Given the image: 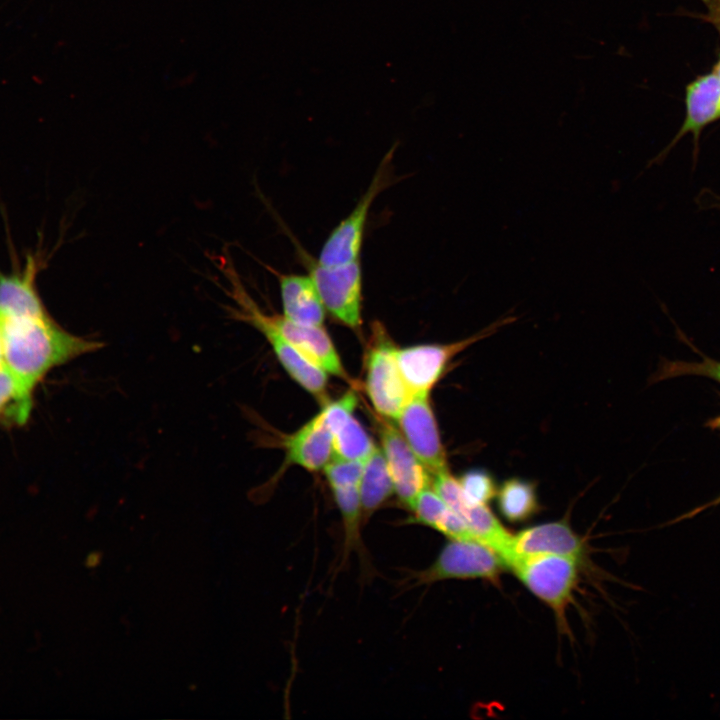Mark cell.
Returning <instances> with one entry per match:
<instances>
[{
	"mask_svg": "<svg viewBox=\"0 0 720 720\" xmlns=\"http://www.w3.org/2000/svg\"><path fill=\"white\" fill-rule=\"evenodd\" d=\"M0 323L4 362L32 393L54 368L104 347L102 341L67 331L49 313Z\"/></svg>",
	"mask_w": 720,
	"mask_h": 720,
	"instance_id": "6da1fadb",
	"label": "cell"
},
{
	"mask_svg": "<svg viewBox=\"0 0 720 720\" xmlns=\"http://www.w3.org/2000/svg\"><path fill=\"white\" fill-rule=\"evenodd\" d=\"M230 282L228 294L236 307L227 308L231 318L257 329L271 345L287 374L304 390L318 399L326 395L327 373L306 360L272 325L269 314L263 312L239 281L233 266L225 270Z\"/></svg>",
	"mask_w": 720,
	"mask_h": 720,
	"instance_id": "7a4b0ae2",
	"label": "cell"
},
{
	"mask_svg": "<svg viewBox=\"0 0 720 720\" xmlns=\"http://www.w3.org/2000/svg\"><path fill=\"white\" fill-rule=\"evenodd\" d=\"M507 568L553 610L560 629H566V609L578 582L579 559L559 555L533 556L514 559Z\"/></svg>",
	"mask_w": 720,
	"mask_h": 720,
	"instance_id": "3957f363",
	"label": "cell"
},
{
	"mask_svg": "<svg viewBox=\"0 0 720 720\" xmlns=\"http://www.w3.org/2000/svg\"><path fill=\"white\" fill-rule=\"evenodd\" d=\"M297 254L312 278L326 311L351 329L362 324V268L360 260L327 266L296 245Z\"/></svg>",
	"mask_w": 720,
	"mask_h": 720,
	"instance_id": "277c9868",
	"label": "cell"
},
{
	"mask_svg": "<svg viewBox=\"0 0 720 720\" xmlns=\"http://www.w3.org/2000/svg\"><path fill=\"white\" fill-rule=\"evenodd\" d=\"M505 567L502 557L487 544L449 539L430 566L409 575L408 584L420 586L451 579L496 582Z\"/></svg>",
	"mask_w": 720,
	"mask_h": 720,
	"instance_id": "5b68a950",
	"label": "cell"
},
{
	"mask_svg": "<svg viewBox=\"0 0 720 720\" xmlns=\"http://www.w3.org/2000/svg\"><path fill=\"white\" fill-rule=\"evenodd\" d=\"M374 343L366 358L365 390L379 416L396 419L414 395L395 357V346L383 326L375 322Z\"/></svg>",
	"mask_w": 720,
	"mask_h": 720,
	"instance_id": "8992f818",
	"label": "cell"
},
{
	"mask_svg": "<svg viewBox=\"0 0 720 720\" xmlns=\"http://www.w3.org/2000/svg\"><path fill=\"white\" fill-rule=\"evenodd\" d=\"M393 146L379 164L367 190L353 210L331 231L322 245L318 262L327 265H343L360 260L363 237L369 211L376 197L393 182Z\"/></svg>",
	"mask_w": 720,
	"mask_h": 720,
	"instance_id": "52a82bcc",
	"label": "cell"
},
{
	"mask_svg": "<svg viewBox=\"0 0 720 720\" xmlns=\"http://www.w3.org/2000/svg\"><path fill=\"white\" fill-rule=\"evenodd\" d=\"M515 320L513 315L504 316L478 333L453 343L396 347V361L406 384L413 394L430 392L454 356Z\"/></svg>",
	"mask_w": 720,
	"mask_h": 720,
	"instance_id": "ba28073f",
	"label": "cell"
},
{
	"mask_svg": "<svg viewBox=\"0 0 720 720\" xmlns=\"http://www.w3.org/2000/svg\"><path fill=\"white\" fill-rule=\"evenodd\" d=\"M375 419L394 494L410 509L419 494L431 486L432 475L410 448L398 427L390 423V419L379 415Z\"/></svg>",
	"mask_w": 720,
	"mask_h": 720,
	"instance_id": "9c48e42d",
	"label": "cell"
},
{
	"mask_svg": "<svg viewBox=\"0 0 720 720\" xmlns=\"http://www.w3.org/2000/svg\"><path fill=\"white\" fill-rule=\"evenodd\" d=\"M395 420L406 442L431 475L448 469L430 392L414 394Z\"/></svg>",
	"mask_w": 720,
	"mask_h": 720,
	"instance_id": "30bf717a",
	"label": "cell"
},
{
	"mask_svg": "<svg viewBox=\"0 0 720 720\" xmlns=\"http://www.w3.org/2000/svg\"><path fill=\"white\" fill-rule=\"evenodd\" d=\"M431 486L446 504L467 524L477 540L506 558L512 535L489 509L488 505L468 501L458 479L448 469L432 475Z\"/></svg>",
	"mask_w": 720,
	"mask_h": 720,
	"instance_id": "8fae6325",
	"label": "cell"
},
{
	"mask_svg": "<svg viewBox=\"0 0 720 720\" xmlns=\"http://www.w3.org/2000/svg\"><path fill=\"white\" fill-rule=\"evenodd\" d=\"M585 553L580 536L566 521L530 526L512 535L506 567L514 559L542 555H559L581 559Z\"/></svg>",
	"mask_w": 720,
	"mask_h": 720,
	"instance_id": "7c38bea8",
	"label": "cell"
},
{
	"mask_svg": "<svg viewBox=\"0 0 720 720\" xmlns=\"http://www.w3.org/2000/svg\"><path fill=\"white\" fill-rule=\"evenodd\" d=\"M272 325L309 362L345 381H351L334 343L321 326L293 322L283 314H269Z\"/></svg>",
	"mask_w": 720,
	"mask_h": 720,
	"instance_id": "4fadbf2b",
	"label": "cell"
},
{
	"mask_svg": "<svg viewBox=\"0 0 720 720\" xmlns=\"http://www.w3.org/2000/svg\"><path fill=\"white\" fill-rule=\"evenodd\" d=\"M286 463L319 471L333 459V434L322 412L282 440Z\"/></svg>",
	"mask_w": 720,
	"mask_h": 720,
	"instance_id": "5bb4252c",
	"label": "cell"
},
{
	"mask_svg": "<svg viewBox=\"0 0 720 720\" xmlns=\"http://www.w3.org/2000/svg\"><path fill=\"white\" fill-rule=\"evenodd\" d=\"M685 107L684 121L665 151L686 134H691L696 141L703 128L720 119V76L714 70L687 86Z\"/></svg>",
	"mask_w": 720,
	"mask_h": 720,
	"instance_id": "9a60e30c",
	"label": "cell"
},
{
	"mask_svg": "<svg viewBox=\"0 0 720 720\" xmlns=\"http://www.w3.org/2000/svg\"><path fill=\"white\" fill-rule=\"evenodd\" d=\"M278 279L283 315L289 320L321 326L326 309L309 274H284L269 267Z\"/></svg>",
	"mask_w": 720,
	"mask_h": 720,
	"instance_id": "2e32d148",
	"label": "cell"
},
{
	"mask_svg": "<svg viewBox=\"0 0 720 720\" xmlns=\"http://www.w3.org/2000/svg\"><path fill=\"white\" fill-rule=\"evenodd\" d=\"M35 272L33 261L22 272H0V320L48 313L35 286Z\"/></svg>",
	"mask_w": 720,
	"mask_h": 720,
	"instance_id": "e0dca14e",
	"label": "cell"
},
{
	"mask_svg": "<svg viewBox=\"0 0 720 720\" xmlns=\"http://www.w3.org/2000/svg\"><path fill=\"white\" fill-rule=\"evenodd\" d=\"M410 510L412 517L407 523L427 526L449 539L477 540L463 519L431 486L419 494Z\"/></svg>",
	"mask_w": 720,
	"mask_h": 720,
	"instance_id": "ac0fdd59",
	"label": "cell"
},
{
	"mask_svg": "<svg viewBox=\"0 0 720 720\" xmlns=\"http://www.w3.org/2000/svg\"><path fill=\"white\" fill-rule=\"evenodd\" d=\"M394 494V486L384 454L377 445L364 461L359 483L362 520L366 521Z\"/></svg>",
	"mask_w": 720,
	"mask_h": 720,
	"instance_id": "d6986e66",
	"label": "cell"
},
{
	"mask_svg": "<svg viewBox=\"0 0 720 720\" xmlns=\"http://www.w3.org/2000/svg\"><path fill=\"white\" fill-rule=\"evenodd\" d=\"M499 511L509 522L520 523L532 518L540 509L533 483L511 478L496 493Z\"/></svg>",
	"mask_w": 720,
	"mask_h": 720,
	"instance_id": "ffe728a7",
	"label": "cell"
},
{
	"mask_svg": "<svg viewBox=\"0 0 720 720\" xmlns=\"http://www.w3.org/2000/svg\"><path fill=\"white\" fill-rule=\"evenodd\" d=\"M33 407V393L29 391L2 361L0 362V420L7 424L23 425Z\"/></svg>",
	"mask_w": 720,
	"mask_h": 720,
	"instance_id": "44dd1931",
	"label": "cell"
},
{
	"mask_svg": "<svg viewBox=\"0 0 720 720\" xmlns=\"http://www.w3.org/2000/svg\"><path fill=\"white\" fill-rule=\"evenodd\" d=\"M374 447L375 443L354 415L333 432V458L365 460Z\"/></svg>",
	"mask_w": 720,
	"mask_h": 720,
	"instance_id": "7402d4cb",
	"label": "cell"
},
{
	"mask_svg": "<svg viewBox=\"0 0 720 720\" xmlns=\"http://www.w3.org/2000/svg\"><path fill=\"white\" fill-rule=\"evenodd\" d=\"M337 507L341 513L345 531V554L349 551L362 552L360 540V523L362 507L359 486H343L331 488Z\"/></svg>",
	"mask_w": 720,
	"mask_h": 720,
	"instance_id": "603a6c76",
	"label": "cell"
},
{
	"mask_svg": "<svg viewBox=\"0 0 720 720\" xmlns=\"http://www.w3.org/2000/svg\"><path fill=\"white\" fill-rule=\"evenodd\" d=\"M680 376H702L720 383V361L703 358L701 361H669L660 369L657 379Z\"/></svg>",
	"mask_w": 720,
	"mask_h": 720,
	"instance_id": "cb8c5ba5",
	"label": "cell"
},
{
	"mask_svg": "<svg viewBox=\"0 0 720 720\" xmlns=\"http://www.w3.org/2000/svg\"><path fill=\"white\" fill-rule=\"evenodd\" d=\"M458 481L463 495L470 502L487 505L496 496V485L485 471H468Z\"/></svg>",
	"mask_w": 720,
	"mask_h": 720,
	"instance_id": "d4e9b609",
	"label": "cell"
},
{
	"mask_svg": "<svg viewBox=\"0 0 720 720\" xmlns=\"http://www.w3.org/2000/svg\"><path fill=\"white\" fill-rule=\"evenodd\" d=\"M365 460L333 458L324 468V474L332 487L359 486Z\"/></svg>",
	"mask_w": 720,
	"mask_h": 720,
	"instance_id": "484cf974",
	"label": "cell"
},
{
	"mask_svg": "<svg viewBox=\"0 0 720 720\" xmlns=\"http://www.w3.org/2000/svg\"><path fill=\"white\" fill-rule=\"evenodd\" d=\"M717 505H720V494L717 497H715L713 500H711L705 504H702V505L682 514L681 516L676 518L674 521H671L670 524L690 519V518L698 515L699 513L704 512L705 510L715 507Z\"/></svg>",
	"mask_w": 720,
	"mask_h": 720,
	"instance_id": "4316f807",
	"label": "cell"
},
{
	"mask_svg": "<svg viewBox=\"0 0 720 720\" xmlns=\"http://www.w3.org/2000/svg\"><path fill=\"white\" fill-rule=\"evenodd\" d=\"M708 7V18L720 33V0H705Z\"/></svg>",
	"mask_w": 720,
	"mask_h": 720,
	"instance_id": "83f0119b",
	"label": "cell"
},
{
	"mask_svg": "<svg viewBox=\"0 0 720 720\" xmlns=\"http://www.w3.org/2000/svg\"><path fill=\"white\" fill-rule=\"evenodd\" d=\"M707 426H709L713 430H720V415L711 419L707 423Z\"/></svg>",
	"mask_w": 720,
	"mask_h": 720,
	"instance_id": "f1b7e54d",
	"label": "cell"
},
{
	"mask_svg": "<svg viewBox=\"0 0 720 720\" xmlns=\"http://www.w3.org/2000/svg\"><path fill=\"white\" fill-rule=\"evenodd\" d=\"M4 361L3 358V340H2V330H1V323H0V362Z\"/></svg>",
	"mask_w": 720,
	"mask_h": 720,
	"instance_id": "f546056e",
	"label": "cell"
},
{
	"mask_svg": "<svg viewBox=\"0 0 720 720\" xmlns=\"http://www.w3.org/2000/svg\"><path fill=\"white\" fill-rule=\"evenodd\" d=\"M713 70L720 76V60L716 63Z\"/></svg>",
	"mask_w": 720,
	"mask_h": 720,
	"instance_id": "4dcf8cb0",
	"label": "cell"
}]
</instances>
